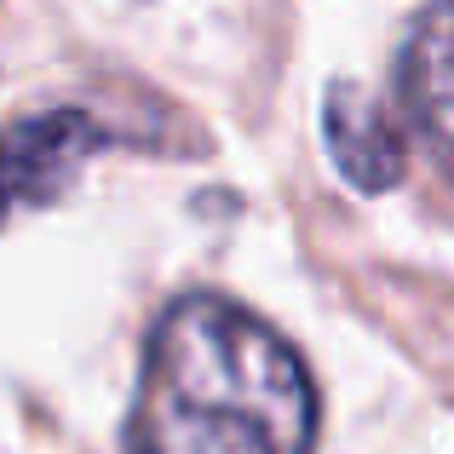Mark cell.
<instances>
[{
    "mask_svg": "<svg viewBox=\"0 0 454 454\" xmlns=\"http://www.w3.org/2000/svg\"><path fill=\"white\" fill-rule=\"evenodd\" d=\"M110 145L115 133L104 121H92L87 110H41L12 121L0 133V224L58 201L75 184L81 167Z\"/></svg>",
    "mask_w": 454,
    "mask_h": 454,
    "instance_id": "obj_2",
    "label": "cell"
},
{
    "mask_svg": "<svg viewBox=\"0 0 454 454\" xmlns=\"http://www.w3.org/2000/svg\"><path fill=\"white\" fill-rule=\"evenodd\" d=\"M322 138H328L333 167L345 173V184L356 190H391L403 178V127L386 110V98H374L356 81H333L328 104H322Z\"/></svg>",
    "mask_w": 454,
    "mask_h": 454,
    "instance_id": "obj_3",
    "label": "cell"
},
{
    "mask_svg": "<svg viewBox=\"0 0 454 454\" xmlns=\"http://www.w3.org/2000/svg\"><path fill=\"white\" fill-rule=\"evenodd\" d=\"M317 386L254 310L190 294L155 322L127 454H310Z\"/></svg>",
    "mask_w": 454,
    "mask_h": 454,
    "instance_id": "obj_1",
    "label": "cell"
},
{
    "mask_svg": "<svg viewBox=\"0 0 454 454\" xmlns=\"http://www.w3.org/2000/svg\"><path fill=\"white\" fill-rule=\"evenodd\" d=\"M403 104L437 161L454 173V0L426 6L403 46Z\"/></svg>",
    "mask_w": 454,
    "mask_h": 454,
    "instance_id": "obj_4",
    "label": "cell"
}]
</instances>
